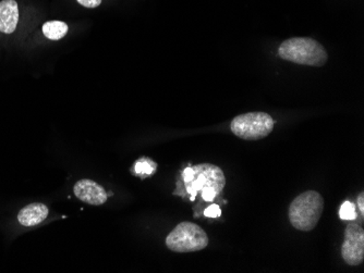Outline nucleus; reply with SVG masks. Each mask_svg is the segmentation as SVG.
I'll list each match as a JSON object with an SVG mask.
<instances>
[{
  "instance_id": "1",
  "label": "nucleus",
  "mask_w": 364,
  "mask_h": 273,
  "mask_svg": "<svg viewBox=\"0 0 364 273\" xmlns=\"http://www.w3.org/2000/svg\"><path fill=\"white\" fill-rule=\"evenodd\" d=\"M278 56L286 62L316 68L325 66L329 59L323 45L311 37L286 39L280 45Z\"/></svg>"
},
{
  "instance_id": "2",
  "label": "nucleus",
  "mask_w": 364,
  "mask_h": 273,
  "mask_svg": "<svg viewBox=\"0 0 364 273\" xmlns=\"http://www.w3.org/2000/svg\"><path fill=\"white\" fill-rule=\"evenodd\" d=\"M324 199L316 191H307L293 199L289 207L290 223L303 232L312 231L323 215Z\"/></svg>"
},
{
  "instance_id": "3",
  "label": "nucleus",
  "mask_w": 364,
  "mask_h": 273,
  "mask_svg": "<svg viewBox=\"0 0 364 273\" xmlns=\"http://www.w3.org/2000/svg\"><path fill=\"white\" fill-rule=\"evenodd\" d=\"M208 236L202 227L192 223H181L166 238V246L176 253H192L208 245Z\"/></svg>"
},
{
  "instance_id": "4",
  "label": "nucleus",
  "mask_w": 364,
  "mask_h": 273,
  "mask_svg": "<svg viewBox=\"0 0 364 273\" xmlns=\"http://www.w3.org/2000/svg\"><path fill=\"white\" fill-rule=\"evenodd\" d=\"M274 120L266 113L239 115L231 121L230 130L244 141H257L269 136L274 129Z\"/></svg>"
},
{
  "instance_id": "5",
  "label": "nucleus",
  "mask_w": 364,
  "mask_h": 273,
  "mask_svg": "<svg viewBox=\"0 0 364 273\" xmlns=\"http://www.w3.org/2000/svg\"><path fill=\"white\" fill-rule=\"evenodd\" d=\"M193 170H194V179L185 184L188 193L191 194L192 200H194L198 191H201L204 187H213L218 195L221 194L226 185V178L219 167L202 164L193 167Z\"/></svg>"
},
{
  "instance_id": "6",
  "label": "nucleus",
  "mask_w": 364,
  "mask_h": 273,
  "mask_svg": "<svg viewBox=\"0 0 364 273\" xmlns=\"http://www.w3.org/2000/svg\"><path fill=\"white\" fill-rule=\"evenodd\" d=\"M341 256L349 265H358L364 259V230L358 225H349L345 230Z\"/></svg>"
},
{
  "instance_id": "7",
  "label": "nucleus",
  "mask_w": 364,
  "mask_h": 273,
  "mask_svg": "<svg viewBox=\"0 0 364 273\" xmlns=\"http://www.w3.org/2000/svg\"><path fill=\"white\" fill-rule=\"evenodd\" d=\"M73 193L81 202L93 206H100L107 200V194L104 187L92 180L84 179L77 182L73 187Z\"/></svg>"
},
{
  "instance_id": "8",
  "label": "nucleus",
  "mask_w": 364,
  "mask_h": 273,
  "mask_svg": "<svg viewBox=\"0 0 364 273\" xmlns=\"http://www.w3.org/2000/svg\"><path fill=\"white\" fill-rule=\"evenodd\" d=\"M19 23V7L16 0L0 1V32L12 34Z\"/></svg>"
},
{
  "instance_id": "9",
  "label": "nucleus",
  "mask_w": 364,
  "mask_h": 273,
  "mask_svg": "<svg viewBox=\"0 0 364 273\" xmlns=\"http://www.w3.org/2000/svg\"><path fill=\"white\" fill-rule=\"evenodd\" d=\"M48 208L42 203H33L21 209L18 221L24 227H35L48 217Z\"/></svg>"
},
{
  "instance_id": "10",
  "label": "nucleus",
  "mask_w": 364,
  "mask_h": 273,
  "mask_svg": "<svg viewBox=\"0 0 364 273\" xmlns=\"http://www.w3.org/2000/svg\"><path fill=\"white\" fill-rule=\"evenodd\" d=\"M42 30H43L44 35L46 36L47 39H51V41H60L67 35L69 28H68L67 23H64L62 21L54 20L44 23Z\"/></svg>"
},
{
  "instance_id": "11",
  "label": "nucleus",
  "mask_w": 364,
  "mask_h": 273,
  "mask_svg": "<svg viewBox=\"0 0 364 273\" xmlns=\"http://www.w3.org/2000/svg\"><path fill=\"white\" fill-rule=\"evenodd\" d=\"M157 164L151 159L142 158L136 161L134 164V172L138 176H151L156 171Z\"/></svg>"
},
{
  "instance_id": "12",
  "label": "nucleus",
  "mask_w": 364,
  "mask_h": 273,
  "mask_svg": "<svg viewBox=\"0 0 364 273\" xmlns=\"http://www.w3.org/2000/svg\"><path fill=\"white\" fill-rule=\"evenodd\" d=\"M339 217L343 220H354L356 218V211L354 205L350 202H345L339 209Z\"/></svg>"
},
{
  "instance_id": "13",
  "label": "nucleus",
  "mask_w": 364,
  "mask_h": 273,
  "mask_svg": "<svg viewBox=\"0 0 364 273\" xmlns=\"http://www.w3.org/2000/svg\"><path fill=\"white\" fill-rule=\"evenodd\" d=\"M202 193V197L206 202H213L214 199L218 196L217 191L213 189V187H204L201 189Z\"/></svg>"
},
{
  "instance_id": "14",
  "label": "nucleus",
  "mask_w": 364,
  "mask_h": 273,
  "mask_svg": "<svg viewBox=\"0 0 364 273\" xmlns=\"http://www.w3.org/2000/svg\"><path fill=\"white\" fill-rule=\"evenodd\" d=\"M221 215V210L218 205H210V207L204 210V216L206 218H218Z\"/></svg>"
},
{
  "instance_id": "15",
  "label": "nucleus",
  "mask_w": 364,
  "mask_h": 273,
  "mask_svg": "<svg viewBox=\"0 0 364 273\" xmlns=\"http://www.w3.org/2000/svg\"><path fill=\"white\" fill-rule=\"evenodd\" d=\"M77 1L85 8L94 9L98 8L103 0H77Z\"/></svg>"
},
{
  "instance_id": "16",
  "label": "nucleus",
  "mask_w": 364,
  "mask_h": 273,
  "mask_svg": "<svg viewBox=\"0 0 364 273\" xmlns=\"http://www.w3.org/2000/svg\"><path fill=\"white\" fill-rule=\"evenodd\" d=\"M183 176L185 183H189V182L194 179V170H193V168H187L185 171H183V176Z\"/></svg>"
},
{
  "instance_id": "17",
  "label": "nucleus",
  "mask_w": 364,
  "mask_h": 273,
  "mask_svg": "<svg viewBox=\"0 0 364 273\" xmlns=\"http://www.w3.org/2000/svg\"><path fill=\"white\" fill-rule=\"evenodd\" d=\"M358 206H359L360 211H361V215L363 216L364 214V194L363 193H361V194L358 196Z\"/></svg>"
}]
</instances>
